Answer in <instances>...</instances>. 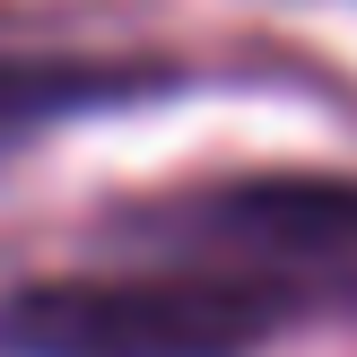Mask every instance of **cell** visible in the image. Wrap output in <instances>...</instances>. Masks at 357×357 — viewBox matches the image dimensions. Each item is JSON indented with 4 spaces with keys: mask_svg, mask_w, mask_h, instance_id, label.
Returning <instances> with one entry per match:
<instances>
[{
    "mask_svg": "<svg viewBox=\"0 0 357 357\" xmlns=\"http://www.w3.org/2000/svg\"><path fill=\"white\" fill-rule=\"evenodd\" d=\"M305 305L314 288L244 261L61 271L0 296V357H253Z\"/></svg>",
    "mask_w": 357,
    "mask_h": 357,
    "instance_id": "6da1fadb",
    "label": "cell"
},
{
    "mask_svg": "<svg viewBox=\"0 0 357 357\" xmlns=\"http://www.w3.org/2000/svg\"><path fill=\"white\" fill-rule=\"evenodd\" d=\"M122 236L174 244V253H218L244 271H288V261H357V174L271 166V174H218L201 192L131 201Z\"/></svg>",
    "mask_w": 357,
    "mask_h": 357,
    "instance_id": "7a4b0ae2",
    "label": "cell"
},
{
    "mask_svg": "<svg viewBox=\"0 0 357 357\" xmlns=\"http://www.w3.org/2000/svg\"><path fill=\"white\" fill-rule=\"evenodd\" d=\"M174 61H87V52H0V149L52 131L79 114H122V105L174 96Z\"/></svg>",
    "mask_w": 357,
    "mask_h": 357,
    "instance_id": "3957f363",
    "label": "cell"
}]
</instances>
